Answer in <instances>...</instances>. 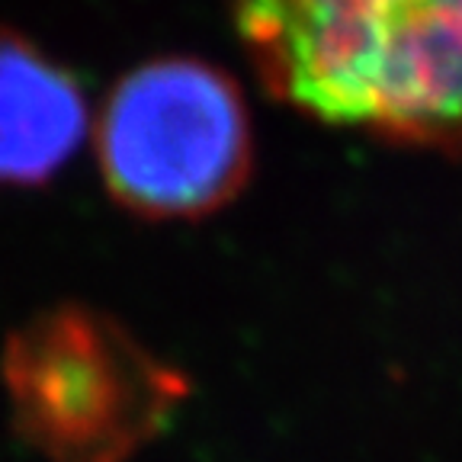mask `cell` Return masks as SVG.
I'll return each instance as SVG.
<instances>
[{"mask_svg": "<svg viewBox=\"0 0 462 462\" xmlns=\"http://www.w3.org/2000/svg\"><path fill=\"white\" fill-rule=\"evenodd\" d=\"M90 132L80 80L0 23V189L49 183Z\"/></svg>", "mask_w": 462, "mask_h": 462, "instance_id": "277c9868", "label": "cell"}, {"mask_svg": "<svg viewBox=\"0 0 462 462\" xmlns=\"http://www.w3.org/2000/svg\"><path fill=\"white\" fill-rule=\"evenodd\" d=\"M10 418L49 462H129L171 427L189 379L90 305L32 315L4 344Z\"/></svg>", "mask_w": 462, "mask_h": 462, "instance_id": "7a4b0ae2", "label": "cell"}, {"mask_svg": "<svg viewBox=\"0 0 462 462\" xmlns=\"http://www.w3.org/2000/svg\"><path fill=\"white\" fill-rule=\"evenodd\" d=\"M260 84L331 129L462 154V0H231Z\"/></svg>", "mask_w": 462, "mask_h": 462, "instance_id": "6da1fadb", "label": "cell"}, {"mask_svg": "<svg viewBox=\"0 0 462 462\" xmlns=\"http://www.w3.org/2000/svg\"><path fill=\"white\" fill-rule=\"evenodd\" d=\"M106 193L152 222H189L251 180L254 132L241 87L187 55L152 58L116 80L97 123Z\"/></svg>", "mask_w": 462, "mask_h": 462, "instance_id": "3957f363", "label": "cell"}]
</instances>
